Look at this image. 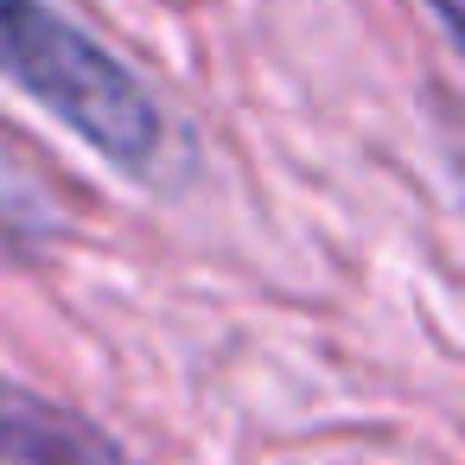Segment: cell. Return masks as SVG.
I'll return each instance as SVG.
<instances>
[{
	"mask_svg": "<svg viewBox=\"0 0 465 465\" xmlns=\"http://www.w3.org/2000/svg\"><path fill=\"white\" fill-rule=\"evenodd\" d=\"M427 14H433V26H440V39L459 52L465 45V0H427Z\"/></svg>",
	"mask_w": 465,
	"mask_h": 465,
	"instance_id": "3",
	"label": "cell"
},
{
	"mask_svg": "<svg viewBox=\"0 0 465 465\" xmlns=\"http://www.w3.org/2000/svg\"><path fill=\"white\" fill-rule=\"evenodd\" d=\"M0 465H134L90 414L0 376Z\"/></svg>",
	"mask_w": 465,
	"mask_h": 465,
	"instance_id": "2",
	"label": "cell"
},
{
	"mask_svg": "<svg viewBox=\"0 0 465 465\" xmlns=\"http://www.w3.org/2000/svg\"><path fill=\"white\" fill-rule=\"evenodd\" d=\"M0 84L20 90L128 179L153 173L166 147V115L153 90L52 0H0Z\"/></svg>",
	"mask_w": 465,
	"mask_h": 465,
	"instance_id": "1",
	"label": "cell"
}]
</instances>
